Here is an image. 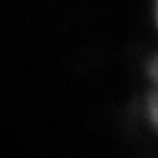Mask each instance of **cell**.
<instances>
[{"label":"cell","instance_id":"obj_1","mask_svg":"<svg viewBox=\"0 0 158 158\" xmlns=\"http://www.w3.org/2000/svg\"><path fill=\"white\" fill-rule=\"evenodd\" d=\"M146 118L150 126L158 131V86H153L146 96Z\"/></svg>","mask_w":158,"mask_h":158},{"label":"cell","instance_id":"obj_3","mask_svg":"<svg viewBox=\"0 0 158 158\" xmlns=\"http://www.w3.org/2000/svg\"><path fill=\"white\" fill-rule=\"evenodd\" d=\"M155 20H156V25H158V0H155Z\"/></svg>","mask_w":158,"mask_h":158},{"label":"cell","instance_id":"obj_2","mask_svg":"<svg viewBox=\"0 0 158 158\" xmlns=\"http://www.w3.org/2000/svg\"><path fill=\"white\" fill-rule=\"evenodd\" d=\"M146 73H148V77H150V81H152V84L158 86V54L150 59Z\"/></svg>","mask_w":158,"mask_h":158}]
</instances>
